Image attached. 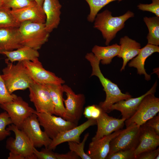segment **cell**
Listing matches in <instances>:
<instances>
[{
	"mask_svg": "<svg viewBox=\"0 0 159 159\" xmlns=\"http://www.w3.org/2000/svg\"><path fill=\"white\" fill-rule=\"evenodd\" d=\"M140 126L132 123L114 138L110 143L107 155L120 150L135 149L138 143Z\"/></svg>",
	"mask_w": 159,
	"mask_h": 159,
	"instance_id": "obj_8",
	"label": "cell"
},
{
	"mask_svg": "<svg viewBox=\"0 0 159 159\" xmlns=\"http://www.w3.org/2000/svg\"><path fill=\"white\" fill-rule=\"evenodd\" d=\"M120 50V46L117 44L106 47L95 45L92 52L103 64H109L112 59L117 56Z\"/></svg>",
	"mask_w": 159,
	"mask_h": 159,
	"instance_id": "obj_26",
	"label": "cell"
},
{
	"mask_svg": "<svg viewBox=\"0 0 159 159\" xmlns=\"http://www.w3.org/2000/svg\"><path fill=\"white\" fill-rule=\"evenodd\" d=\"M157 85V82L156 81L151 88L143 95L136 98L131 97L114 104L111 107V111L114 110L119 111L121 113L122 118L125 120L129 118L135 112L142 100L146 95L155 93Z\"/></svg>",
	"mask_w": 159,
	"mask_h": 159,
	"instance_id": "obj_18",
	"label": "cell"
},
{
	"mask_svg": "<svg viewBox=\"0 0 159 159\" xmlns=\"http://www.w3.org/2000/svg\"><path fill=\"white\" fill-rule=\"evenodd\" d=\"M18 28L0 29V54L5 51H11L22 46Z\"/></svg>",
	"mask_w": 159,
	"mask_h": 159,
	"instance_id": "obj_21",
	"label": "cell"
},
{
	"mask_svg": "<svg viewBox=\"0 0 159 159\" xmlns=\"http://www.w3.org/2000/svg\"><path fill=\"white\" fill-rule=\"evenodd\" d=\"M143 21L148 30L147 38L148 44L158 46L159 45V17L156 16L143 18Z\"/></svg>",
	"mask_w": 159,
	"mask_h": 159,
	"instance_id": "obj_27",
	"label": "cell"
},
{
	"mask_svg": "<svg viewBox=\"0 0 159 159\" xmlns=\"http://www.w3.org/2000/svg\"><path fill=\"white\" fill-rule=\"evenodd\" d=\"M147 125L153 129L156 133L159 135V115L155 116L148 120L145 123Z\"/></svg>",
	"mask_w": 159,
	"mask_h": 159,
	"instance_id": "obj_39",
	"label": "cell"
},
{
	"mask_svg": "<svg viewBox=\"0 0 159 159\" xmlns=\"http://www.w3.org/2000/svg\"><path fill=\"white\" fill-rule=\"evenodd\" d=\"M0 107L7 112L12 124L20 130L24 120L35 110L21 97L16 95L12 101L1 104Z\"/></svg>",
	"mask_w": 159,
	"mask_h": 159,
	"instance_id": "obj_9",
	"label": "cell"
},
{
	"mask_svg": "<svg viewBox=\"0 0 159 159\" xmlns=\"http://www.w3.org/2000/svg\"><path fill=\"white\" fill-rule=\"evenodd\" d=\"M89 135V133H86L82 141L79 143L74 142H68L70 150L74 152L82 159H91L90 157L85 152L84 150L85 143Z\"/></svg>",
	"mask_w": 159,
	"mask_h": 159,
	"instance_id": "obj_31",
	"label": "cell"
},
{
	"mask_svg": "<svg viewBox=\"0 0 159 159\" xmlns=\"http://www.w3.org/2000/svg\"><path fill=\"white\" fill-rule=\"evenodd\" d=\"M135 149L120 150L114 153L107 155L106 159H135L134 155Z\"/></svg>",
	"mask_w": 159,
	"mask_h": 159,
	"instance_id": "obj_34",
	"label": "cell"
},
{
	"mask_svg": "<svg viewBox=\"0 0 159 159\" xmlns=\"http://www.w3.org/2000/svg\"><path fill=\"white\" fill-rule=\"evenodd\" d=\"M137 7L140 10L151 12L159 17V0H152V3L150 4L140 3Z\"/></svg>",
	"mask_w": 159,
	"mask_h": 159,
	"instance_id": "obj_37",
	"label": "cell"
},
{
	"mask_svg": "<svg viewBox=\"0 0 159 159\" xmlns=\"http://www.w3.org/2000/svg\"><path fill=\"white\" fill-rule=\"evenodd\" d=\"M62 7L59 0H44L42 7L46 16L45 29L49 33L60 23Z\"/></svg>",
	"mask_w": 159,
	"mask_h": 159,
	"instance_id": "obj_20",
	"label": "cell"
},
{
	"mask_svg": "<svg viewBox=\"0 0 159 159\" xmlns=\"http://www.w3.org/2000/svg\"><path fill=\"white\" fill-rule=\"evenodd\" d=\"M34 153L37 159H79L80 158L74 152L70 151L65 154L54 152L48 148H43L40 151L34 147Z\"/></svg>",
	"mask_w": 159,
	"mask_h": 159,
	"instance_id": "obj_28",
	"label": "cell"
},
{
	"mask_svg": "<svg viewBox=\"0 0 159 159\" xmlns=\"http://www.w3.org/2000/svg\"><path fill=\"white\" fill-rule=\"evenodd\" d=\"M121 130H119L98 140L92 141L89 144L88 149L86 153L91 159H105L109 151L110 141Z\"/></svg>",
	"mask_w": 159,
	"mask_h": 159,
	"instance_id": "obj_19",
	"label": "cell"
},
{
	"mask_svg": "<svg viewBox=\"0 0 159 159\" xmlns=\"http://www.w3.org/2000/svg\"><path fill=\"white\" fill-rule=\"evenodd\" d=\"M159 154V148L156 149L143 153L138 155L136 159H155Z\"/></svg>",
	"mask_w": 159,
	"mask_h": 159,
	"instance_id": "obj_38",
	"label": "cell"
},
{
	"mask_svg": "<svg viewBox=\"0 0 159 159\" xmlns=\"http://www.w3.org/2000/svg\"><path fill=\"white\" fill-rule=\"evenodd\" d=\"M64 92H65L67 99H64L65 105V112L64 120L78 125L84 111L85 103L84 94H76L71 88L67 85H62Z\"/></svg>",
	"mask_w": 159,
	"mask_h": 159,
	"instance_id": "obj_7",
	"label": "cell"
},
{
	"mask_svg": "<svg viewBox=\"0 0 159 159\" xmlns=\"http://www.w3.org/2000/svg\"><path fill=\"white\" fill-rule=\"evenodd\" d=\"M159 159V154H158L155 157V159Z\"/></svg>",
	"mask_w": 159,
	"mask_h": 159,
	"instance_id": "obj_43",
	"label": "cell"
},
{
	"mask_svg": "<svg viewBox=\"0 0 159 159\" xmlns=\"http://www.w3.org/2000/svg\"><path fill=\"white\" fill-rule=\"evenodd\" d=\"M40 6L42 7L44 0H34Z\"/></svg>",
	"mask_w": 159,
	"mask_h": 159,
	"instance_id": "obj_41",
	"label": "cell"
},
{
	"mask_svg": "<svg viewBox=\"0 0 159 159\" xmlns=\"http://www.w3.org/2000/svg\"><path fill=\"white\" fill-rule=\"evenodd\" d=\"M28 89L30 100L33 103L37 112L55 114L54 106L45 85L33 82Z\"/></svg>",
	"mask_w": 159,
	"mask_h": 159,
	"instance_id": "obj_11",
	"label": "cell"
},
{
	"mask_svg": "<svg viewBox=\"0 0 159 159\" xmlns=\"http://www.w3.org/2000/svg\"><path fill=\"white\" fill-rule=\"evenodd\" d=\"M119 44L120 50L117 56L123 60L120 69L122 71L125 69L127 62L138 54L141 46L140 43L126 36L120 39Z\"/></svg>",
	"mask_w": 159,
	"mask_h": 159,
	"instance_id": "obj_22",
	"label": "cell"
},
{
	"mask_svg": "<svg viewBox=\"0 0 159 159\" xmlns=\"http://www.w3.org/2000/svg\"><path fill=\"white\" fill-rule=\"evenodd\" d=\"M1 54L6 57L7 58L5 60L12 63L16 61H32L38 58L39 56L37 50L25 46L15 50L2 52Z\"/></svg>",
	"mask_w": 159,
	"mask_h": 159,
	"instance_id": "obj_24",
	"label": "cell"
},
{
	"mask_svg": "<svg viewBox=\"0 0 159 159\" xmlns=\"http://www.w3.org/2000/svg\"><path fill=\"white\" fill-rule=\"evenodd\" d=\"M19 29L23 46L37 50L47 42L49 36L45 23L25 21L20 24Z\"/></svg>",
	"mask_w": 159,
	"mask_h": 159,
	"instance_id": "obj_4",
	"label": "cell"
},
{
	"mask_svg": "<svg viewBox=\"0 0 159 159\" xmlns=\"http://www.w3.org/2000/svg\"><path fill=\"white\" fill-rule=\"evenodd\" d=\"M28 74L33 81L41 84H63L65 81L54 73L45 69L38 58L34 60L23 61Z\"/></svg>",
	"mask_w": 159,
	"mask_h": 159,
	"instance_id": "obj_12",
	"label": "cell"
},
{
	"mask_svg": "<svg viewBox=\"0 0 159 159\" xmlns=\"http://www.w3.org/2000/svg\"><path fill=\"white\" fill-rule=\"evenodd\" d=\"M156 52H159L158 46L148 44L141 48L138 54L131 59L128 64V66L136 68L138 74L140 75H144L145 80H149L151 79V76L147 74L145 71L144 67L145 62L149 56Z\"/></svg>",
	"mask_w": 159,
	"mask_h": 159,
	"instance_id": "obj_23",
	"label": "cell"
},
{
	"mask_svg": "<svg viewBox=\"0 0 159 159\" xmlns=\"http://www.w3.org/2000/svg\"><path fill=\"white\" fill-rule=\"evenodd\" d=\"M134 16V13L128 10L122 15L113 16L111 12L106 9L97 14L93 27L100 31L105 40V44L107 46L117 33L124 27L125 21Z\"/></svg>",
	"mask_w": 159,
	"mask_h": 159,
	"instance_id": "obj_2",
	"label": "cell"
},
{
	"mask_svg": "<svg viewBox=\"0 0 159 159\" xmlns=\"http://www.w3.org/2000/svg\"><path fill=\"white\" fill-rule=\"evenodd\" d=\"M6 129L14 132L15 138H8L6 142V147L10 152L19 154L24 159H37L34 153V146L32 143L21 130L12 124Z\"/></svg>",
	"mask_w": 159,
	"mask_h": 159,
	"instance_id": "obj_5",
	"label": "cell"
},
{
	"mask_svg": "<svg viewBox=\"0 0 159 159\" xmlns=\"http://www.w3.org/2000/svg\"><path fill=\"white\" fill-rule=\"evenodd\" d=\"M6 66L2 70L1 76L10 94L18 90L28 88L33 82L26 70L23 62L16 64L5 60Z\"/></svg>",
	"mask_w": 159,
	"mask_h": 159,
	"instance_id": "obj_3",
	"label": "cell"
},
{
	"mask_svg": "<svg viewBox=\"0 0 159 159\" xmlns=\"http://www.w3.org/2000/svg\"><path fill=\"white\" fill-rule=\"evenodd\" d=\"M4 0H0V8L3 6Z\"/></svg>",
	"mask_w": 159,
	"mask_h": 159,
	"instance_id": "obj_42",
	"label": "cell"
},
{
	"mask_svg": "<svg viewBox=\"0 0 159 159\" xmlns=\"http://www.w3.org/2000/svg\"><path fill=\"white\" fill-rule=\"evenodd\" d=\"M40 126L37 115L33 113L24 120L21 130L29 138L35 148L44 146L47 148L52 139L41 130Z\"/></svg>",
	"mask_w": 159,
	"mask_h": 159,
	"instance_id": "obj_13",
	"label": "cell"
},
{
	"mask_svg": "<svg viewBox=\"0 0 159 159\" xmlns=\"http://www.w3.org/2000/svg\"><path fill=\"white\" fill-rule=\"evenodd\" d=\"M159 145V135L144 124L140 126L138 145L134 150L135 159L141 153L156 149Z\"/></svg>",
	"mask_w": 159,
	"mask_h": 159,
	"instance_id": "obj_15",
	"label": "cell"
},
{
	"mask_svg": "<svg viewBox=\"0 0 159 159\" xmlns=\"http://www.w3.org/2000/svg\"><path fill=\"white\" fill-rule=\"evenodd\" d=\"M8 159H24V158L20 155L10 152L9 153Z\"/></svg>",
	"mask_w": 159,
	"mask_h": 159,
	"instance_id": "obj_40",
	"label": "cell"
},
{
	"mask_svg": "<svg viewBox=\"0 0 159 159\" xmlns=\"http://www.w3.org/2000/svg\"><path fill=\"white\" fill-rule=\"evenodd\" d=\"M125 120L124 119H118L110 116L102 110L96 119L97 130L92 141L98 140L120 129L123 126Z\"/></svg>",
	"mask_w": 159,
	"mask_h": 159,
	"instance_id": "obj_16",
	"label": "cell"
},
{
	"mask_svg": "<svg viewBox=\"0 0 159 159\" xmlns=\"http://www.w3.org/2000/svg\"><path fill=\"white\" fill-rule=\"evenodd\" d=\"M34 113L37 115L40 125L43 127L44 131L52 139L60 133L72 129L78 125L66 120L60 116L39 112L36 110Z\"/></svg>",
	"mask_w": 159,
	"mask_h": 159,
	"instance_id": "obj_10",
	"label": "cell"
},
{
	"mask_svg": "<svg viewBox=\"0 0 159 159\" xmlns=\"http://www.w3.org/2000/svg\"><path fill=\"white\" fill-rule=\"evenodd\" d=\"M11 12L20 24L29 21L39 23H45L46 16L42 7L36 3L21 9H11Z\"/></svg>",
	"mask_w": 159,
	"mask_h": 159,
	"instance_id": "obj_17",
	"label": "cell"
},
{
	"mask_svg": "<svg viewBox=\"0 0 159 159\" xmlns=\"http://www.w3.org/2000/svg\"><path fill=\"white\" fill-rule=\"evenodd\" d=\"M16 95L9 92L0 73V104L11 102Z\"/></svg>",
	"mask_w": 159,
	"mask_h": 159,
	"instance_id": "obj_35",
	"label": "cell"
},
{
	"mask_svg": "<svg viewBox=\"0 0 159 159\" xmlns=\"http://www.w3.org/2000/svg\"><path fill=\"white\" fill-rule=\"evenodd\" d=\"M102 111L99 105H93L85 107L83 114L88 119L92 118L96 120L100 117Z\"/></svg>",
	"mask_w": 159,
	"mask_h": 159,
	"instance_id": "obj_36",
	"label": "cell"
},
{
	"mask_svg": "<svg viewBox=\"0 0 159 159\" xmlns=\"http://www.w3.org/2000/svg\"><path fill=\"white\" fill-rule=\"evenodd\" d=\"M85 58L89 62L92 68L90 77L95 76L98 77L105 92V100L100 102L99 105L103 111L109 113L111 111V108L113 104L132 97L127 92L125 94L122 93L116 84L104 76L100 67V61L92 52L87 53Z\"/></svg>",
	"mask_w": 159,
	"mask_h": 159,
	"instance_id": "obj_1",
	"label": "cell"
},
{
	"mask_svg": "<svg viewBox=\"0 0 159 159\" xmlns=\"http://www.w3.org/2000/svg\"><path fill=\"white\" fill-rule=\"evenodd\" d=\"M12 124L9 115L6 111L0 114V141L10 136L11 131L6 129V127Z\"/></svg>",
	"mask_w": 159,
	"mask_h": 159,
	"instance_id": "obj_32",
	"label": "cell"
},
{
	"mask_svg": "<svg viewBox=\"0 0 159 159\" xmlns=\"http://www.w3.org/2000/svg\"><path fill=\"white\" fill-rule=\"evenodd\" d=\"M47 88L53 103L55 115L64 118L65 109L64 105L63 94L64 92L61 84H44Z\"/></svg>",
	"mask_w": 159,
	"mask_h": 159,
	"instance_id": "obj_25",
	"label": "cell"
},
{
	"mask_svg": "<svg viewBox=\"0 0 159 159\" xmlns=\"http://www.w3.org/2000/svg\"><path fill=\"white\" fill-rule=\"evenodd\" d=\"M35 3L34 0H4L3 6L11 9H18Z\"/></svg>",
	"mask_w": 159,
	"mask_h": 159,
	"instance_id": "obj_33",
	"label": "cell"
},
{
	"mask_svg": "<svg viewBox=\"0 0 159 159\" xmlns=\"http://www.w3.org/2000/svg\"><path fill=\"white\" fill-rule=\"evenodd\" d=\"M97 125L96 120L90 119L79 126L62 132L58 134L52 141L48 148L54 150L59 145L66 142L80 143L81 134L90 126Z\"/></svg>",
	"mask_w": 159,
	"mask_h": 159,
	"instance_id": "obj_14",
	"label": "cell"
},
{
	"mask_svg": "<svg viewBox=\"0 0 159 159\" xmlns=\"http://www.w3.org/2000/svg\"><path fill=\"white\" fill-rule=\"evenodd\" d=\"M11 10L4 6L0 8V29L19 28L20 24L13 15Z\"/></svg>",
	"mask_w": 159,
	"mask_h": 159,
	"instance_id": "obj_29",
	"label": "cell"
},
{
	"mask_svg": "<svg viewBox=\"0 0 159 159\" xmlns=\"http://www.w3.org/2000/svg\"><path fill=\"white\" fill-rule=\"evenodd\" d=\"M159 98L154 93L149 94L142 100L133 115L125 121L126 127L132 123L141 126L159 112Z\"/></svg>",
	"mask_w": 159,
	"mask_h": 159,
	"instance_id": "obj_6",
	"label": "cell"
},
{
	"mask_svg": "<svg viewBox=\"0 0 159 159\" xmlns=\"http://www.w3.org/2000/svg\"><path fill=\"white\" fill-rule=\"evenodd\" d=\"M90 8V13L87 17V20L90 22H94L95 18L99 11L103 7L112 1H120L123 0H85Z\"/></svg>",
	"mask_w": 159,
	"mask_h": 159,
	"instance_id": "obj_30",
	"label": "cell"
}]
</instances>
